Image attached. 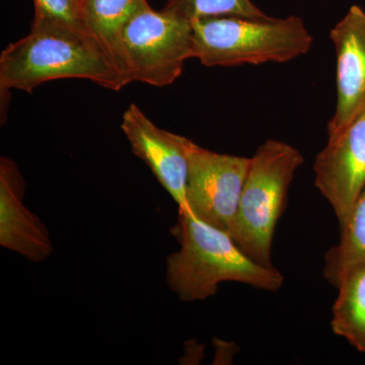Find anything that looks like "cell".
Here are the masks:
<instances>
[{"label":"cell","instance_id":"3957f363","mask_svg":"<svg viewBox=\"0 0 365 365\" xmlns=\"http://www.w3.org/2000/svg\"><path fill=\"white\" fill-rule=\"evenodd\" d=\"M194 58L207 67L284 63L307 54L314 38L297 16H215L194 21Z\"/></svg>","mask_w":365,"mask_h":365},{"label":"cell","instance_id":"9c48e42d","mask_svg":"<svg viewBox=\"0 0 365 365\" xmlns=\"http://www.w3.org/2000/svg\"><path fill=\"white\" fill-rule=\"evenodd\" d=\"M121 129L132 153L150 168L179 210H182L186 207L190 139L160 128L136 104L124 112Z\"/></svg>","mask_w":365,"mask_h":365},{"label":"cell","instance_id":"30bf717a","mask_svg":"<svg viewBox=\"0 0 365 365\" xmlns=\"http://www.w3.org/2000/svg\"><path fill=\"white\" fill-rule=\"evenodd\" d=\"M25 180L18 165L0 158V245L34 263L52 256L49 230L24 204Z\"/></svg>","mask_w":365,"mask_h":365},{"label":"cell","instance_id":"7a4b0ae2","mask_svg":"<svg viewBox=\"0 0 365 365\" xmlns=\"http://www.w3.org/2000/svg\"><path fill=\"white\" fill-rule=\"evenodd\" d=\"M173 234L181 245L167 259L165 276L170 289L182 302H201L215 297L220 283L239 282L275 292L284 277L275 267L249 258L225 230L179 211Z\"/></svg>","mask_w":365,"mask_h":365},{"label":"cell","instance_id":"8fae6325","mask_svg":"<svg viewBox=\"0 0 365 365\" xmlns=\"http://www.w3.org/2000/svg\"><path fill=\"white\" fill-rule=\"evenodd\" d=\"M336 288L331 328L357 351L365 353V259L350 266Z\"/></svg>","mask_w":365,"mask_h":365},{"label":"cell","instance_id":"9a60e30c","mask_svg":"<svg viewBox=\"0 0 365 365\" xmlns=\"http://www.w3.org/2000/svg\"><path fill=\"white\" fill-rule=\"evenodd\" d=\"M34 4L33 21L59 24L91 34L83 21V0H34Z\"/></svg>","mask_w":365,"mask_h":365},{"label":"cell","instance_id":"5bb4252c","mask_svg":"<svg viewBox=\"0 0 365 365\" xmlns=\"http://www.w3.org/2000/svg\"><path fill=\"white\" fill-rule=\"evenodd\" d=\"M163 9L190 23L215 16H267L252 0H167Z\"/></svg>","mask_w":365,"mask_h":365},{"label":"cell","instance_id":"277c9868","mask_svg":"<svg viewBox=\"0 0 365 365\" xmlns=\"http://www.w3.org/2000/svg\"><path fill=\"white\" fill-rule=\"evenodd\" d=\"M304 162L297 148L269 139L250 160L237 213L227 234L249 258L274 267L271 249L278 220L287 207L295 172Z\"/></svg>","mask_w":365,"mask_h":365},{"label":"cell","instance_id":"7c38bea8","mask_svg":"<svg viewBox=\"0 0 365 365\" xmlns=\"http://www.w3.org/2000/svg\"><path fill=\"white\" fill-rule=\"evenodd\" d=\"M148 6V0H83V21L88 32L116 59L124 26Z\"/></svg>","mask_w":365,"mask_h":365},{"label":"cell","instance_id":"52a82bcc","mask_svg":"<svg viewBox=\"0 0 365 365\" xmlns=\"http://www.w3.org/2000/svg\"><path fill=\"white\" fill-rule=\"evenodd\" d=\"M314 186L344 227L365 188V110L339 136L328 140L314 163Z\"/></svg>","mask_w":365,"mask_h":365},{"label":"cell","instance_id":"8992f818","mask_svg":"<svg viewBox=\"0 0 365 365\" xmlns=\"http://www.w3.org/2000/svg\"><path fill=\"white\" fill-rule=\"evenodd\" d=\"M186 207L201 222L227 232L234 220L251 158L225 155L189 140Z\"/></svg>","mask_w":365,"mask_h":365},{"label":"cell","instance_id":"6da1fadb","mask_svg":"<svg viewBox=\"0 0 365 365\" xmlns=\"http://www.w3.org/2000/svg\"><path fill=\"white\" fill-rule=\"evenodd\" d=\"M63 78L88 79L114 91L129 85L111 53L91 34L55 23L33 21L30 33L0 56V90L32 93Z\"/></svg>","mask_w":365,"mask_h":365},{"label":"cell","instance_id":"5b68a950","mask_svg":"<svg viewBox=\"0 0 365 365\" xmlns=\"http://www.w3.org/2000/svg\"><path fill=\"white\" fill-rule=\"evenodd\" d=\"M115 56L129 83L173 85L194 58L193 26L165 9L144 7L124 26Z\"/></svg>","mask_w":365,"mask_h":365},{"label":"cell","instance_id":"ba28073f","mask_svg":"<svg viewBox=\"0 0 365 365\" xmlns=\"http://www.w3.org/2000/svg\"><path fill=\"white\" fill-rule=\"evenodd\" d=\"M336 52L337 104L328 140L342 133L365 110V11L352 6L330 31Z\"/></svg>","mask_w":365,"mask_h":365},{"label":"cell","instance_id":"4fadbf2b","mask_svg":"<svg viewBox=\"0 0 365 365\" xmlns=\"http://www.w3.org/2000/svg\"><path fill=\"white\" fill-rule=\"evenodd\" d=\"M365 259V188L361 192L344 227L340 240L327 251L324 277L334 287L350 266Z\"/></svg>","mask_w":365,"mask_h":365}]
</instances>
